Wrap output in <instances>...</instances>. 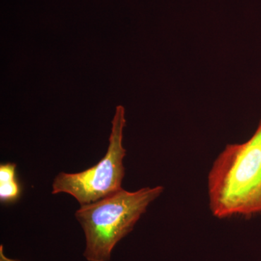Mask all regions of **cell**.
<instances>
[{
	"instance_id": "obj_4",
	"label": "cell",
	"mask_w": 261,
	"mask_h": 261,
	"mask_svg": "<svg viewBox=\"0 0 261 261\" xmlns=\"http://www.w3.org/2000/svg\"><path fill=\"white\" fill-rule=\"evenodd\" d=\"M17 165L14 163L0 165V201L3 204L17 202L21 197V185L16 176Z\"/></svg>"
},
{
	"instance_id": "obj_5",
	"label": "cell",
	"mask_w": 261,
	"mask_h": 261,
	"mask_svg": "<svg viewBox=\"0 0 261 261\" xmlns=\"http://www.w3.org/2000/svg\"><path fill=\"white\" fill-rule=\"evenodd\" d=\"M0 261H20L17 260V259L10 258V257H7L5 255L4 246L3 245H0Z\"/></svg>"
},
{
	"instance_id": "obj_2",
	"label": "cell",
	"mask_w": 261,
	"mask_h": 261,
	"mask_svg": "<svg viewBox=\"0 0 261 261\" xmlns=\"http://www.w3.org/2000/svg\"><path fill=\"white\" fill-rule=\"evenodd\" d=\"M164 187H144L135 192L121 190L75 212L86 238L84 256L88 261H109L117 244L133 230Z\"/></svg>"
},
{
	"instance_id": "obj_3",
	"label": "cell",
	"mask_w": 261,
	"mask_h": 261,
	"mask_svg": "<svg viewBox=\"0 0 261 261\" xmlns=\"http://www.w3.org/2000/svg\"><path fill=\"white\" fill-rule=\"evenodd\" d=\"M126 123L124 108L117 106L109 145L104 157L97 164L82 172L58 173L53 181L51 194H68L82 206L121 190L125 176L123 159L126 150L123 146V135Z\"/></svg>"
},
{
	"instance_id": "obj_1",
	"label": "cell",
	"mask_w": 261,
	"mask_h": 261,
	"mask_svg": "<svg viewBox=\"0 0 261 261\" xmlns=\"http://www.w3.org/2000/svg\"><path fill=\"white\" fill-rule=\"evenodd\" d=\"M211 214L218 219L261 214V120L253 135L220 152L207 178Z\"/></svg>"
}]
</instances>
